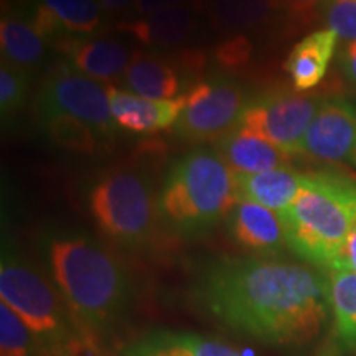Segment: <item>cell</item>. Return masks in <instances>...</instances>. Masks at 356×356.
Instances as JSON below:
<instances>
[{
	"mask_svg": "<svg viewBox=\"0 0 356 356\" xmlns=\"http://www.w3.org/2000/svg\"><path fill=\"white\" fill-rule=\"evenodd\" d=\"M195 302L239 335L274 348L314 343L332 320L325 270L280 257H221L204 267Z\"/></svg>",
	"mask_w": 356,
	"mask_h": 356,
	"instance_id": "cell-1",
	"label": "cell"
},
{
	"mask_svg": "<svg viewBox=\"0 0 356 356\" xmlns=\"http://www.w3.org/2000/svg\"><path fill=\"white\" fill-rule=\"evenodd\" d=\"M48 267L89 356H101L118 335L131 302L121 261L96 239L70 234L48 244Z\"/></svg>",
	"mask_w": 356,
	"mask_h": 356,
	"instance_id": "cell-2",
	"label": "cell"
},
{
	"mask_svg": "<svg viewBox=\"0 0 356 356\" xmlns=\"http://www.w3.org/2000/svg\"><path fill=\"white\" fill-rule=\"evenodd\" d=\"M280 216L289 251L302 262L330 269L356 222V180L328 170L305 173L304 186Z\"/></svg>",
	"mask_w": 356,
	"mask_h": 356,
	"instance_id": "cell-3",
	"label": "cell"
},
{
	"mask_svg": "<svg viewBox=\"0 0 356 356\" xmlns=\"http://www.w3.org/2000/svg\"><path fill=\"white\" fill-rule=\"evenodd\" d=\"M157 198L162 222L173 233H207L238 203L234 173L216 150L198 147L170 167Z\"/></svg>",
	"mask_w": 356,
	"mask_h": 356,
	"instance_id": "cell-4",
	"label": "cell"
},
{
	"mask_svg": "<svg viewBox=\"0 0 356 356\" xmlns=\"http://www.w3.org/2000/svg\"><path fill=\"white\" fill-rule=\"evenodd\" d=\"M0 302L24 320L44 356H89L51 277L12 251H3L0 261Z\"/></svg>",
	"mask_w": 356,
	"mask_h": 356,
	"instance_id": "cell-5",
	"label": "cell"
},
{
	"mask_svg": "<svg viewBox=\"0 0 356 356\" xmlns=\"http://www.w3.org/2000/svg\"><path fill=\"white\" fill-rule=\"evenodd\" d=\"M89 210L101 233L127 251L152 246L162 222L150 180L134 168L106 172L89 193Z\"/></svg>",
	"mask_w": 356,
	"mask_h": 356,
	"instance_id": "cell-6",
	"label": "cell"
},
{
	"mask_svg": "<svg viewBox=\"0 0 356 356\" xmlns=\"http://www.w3.org/2000/svg\"><path fill=\"white\" fill-rule=\"evenodd\" d=\"M248 102L243 89L228 78L207 79L184 96L175 134L186 142H218L241 121Z\"/></svg>",
	"mask_w": 356,
	"mask_h": 356,
	"instance_id": "cell-7",
	"label": "cell"
},
{
	"mask_svg": "<svg viewBox=\"0 0 356 356\" xmlns=\"http://www.w3.org/2000/svg\"><path fill=\"white\" fill-rule=\"evenodd\" d=\"M40 118L53 114L73 115L97 134L113 136L119 126L111 113L108 84L61 65L44 79L37 97Z\"/></svg>",
	"mask_w": 356,
	"mask_h": 356,
	"instance_id": "cell-8",
	"label": "cell"
},
{
	"mask_svg": "<svg viewBox=\"0 0 356 356\" xmlns=\"http://www.w3.org/2000/svg\"><path fill=\"white\" fill-rule=\"evenodd\" d=\"M322 102L317 96L299 92H269L248 102L239 124L293 157L300 155L302 140Z\"/></svg>",
	"mask_w": 356,
	"mask_h": 356,
	"instance_id": "cell-9",
	"label": "cell"
},
{
	"mask_svg": "<svg viewBox=\"0 0 356 356\" xmlns=\"http://www.w3.org/2000/svg\"><path fill=\"white\" fill-rule=\"evenodd\" d=\"M356 150V104L346 97L323 99L307 129L300 155L323 165H337Z\"/></svg>",
	"mask_w": 356,
	"mask_h": 356,
	"instance_id": "cell-10",
	"label": "cell"
},
{
	"mask_svg": "<svg viewBox=\"0 0 356 356\" xmlns=\"http://www.w3.org/2000/svg\"><path fill=\"white\" fill-rule=\"evenodd\" d=\"M226 222L231 239L251 256L279 257L289 249L282 216L264 204L239 200Z\"/></svg>",
	"mask_w": 356,
	"mask_h": 356,
	"instance_id": "cell-11",
	"label": "cell"
},
{
	"mask_svg": "<svg viewBox=\"0 0 356 356\" xmlns=\"http://www.w3.org/2000/svg\"><path fill=\"white\" fill-rule=\"evenodd\" d=\"M97 0H30L24 15L47 40L60 42L70 37H88L102 24Z\"/></svg>",
	"mask_w": 356,
	"mask_h": 356,
	"instance_id": "cell-12",
	"label": "cell"
},
{
	"mask_svg": "<svg viewBox=\"0 0 356 356\" xmlns=\"http://www.w3.org/2000/svg\"><path fill=\"white\" fill-rule=\"evenodd\" d=\"M56 47L74 70L99 83L124 76L134 56L114 38L70 37L60 40Z\"/></svg>",
	"mask_w": 356,
	"mask_h": 356,
	"instance_id": "cell-13",
	"label": "cell"
},
{
	"mask_svg": "<svg viewBox=\"0 0 356 356\" xmlns=\"http://www.w3.org/2000/svg\"><path fill=\"white\" fill-rule=\"evenodd\" d=\"M121 356H249V353L216 337L160 328L134 340L122 350Z\"/></svg>",
	"mask_w": 356,
	"mask_h": 356,
	"instance_id": "cell-14",
	"label": "cell"
},
{
	"mask_svg": "<svg viewBox=\"0 0 356 356\" xmlns=\"http://www.w3.org/2000/svg\"><path fill=\"white\" fill-rule=\"evenodd\" d=\"M108 96L115 124L131 132L152 134L175 126L184 109V96L167 101L147 99L113 84H108Z\"/></svg>",
	"mask_w": 356,
	"mask_h": 356,
	"instance_id": "cell-15",
	"label": "cell"
},
{
	"mask_svg": "<svg viewBox=\"0 0 356 356\" xmlns=\"http://www.w3.org/2000/svg\"><path fill=\"white\" fill-rule=\"evenodd\" d=\"M215 150L233 173H259L291 167L292 155L241 124L216 142Z\"/></svg>",
	"mask_w": 356,
	"mask_h": 356,
	"instance_id": "cell-16",
	"label": "cell"
},
{
	"mask_svg": "<svg viewBox=\"0 0 356 356\" xmlns=\"http://www.w3.org/2000/svg\"><path fill=\"white\" fill-rule=\"evenodd\" d=\"M197 26V7H190L186 3L152 15L122 20L118 24V30L144 47L170 48L185 43Z\"/></svg>",
	"mask_w": 356,
	"mask_h": 356,
	"instance_id": "cell-17",
	"label": "cell"
},
{
	"mask_svg": "<svg viewBox=\"0 0 356 356\" xmlns=\"http://www.w3.org/2000/svg\"><path fill=\"white\" fill-rule=\"evenodd\" d=\"M305 184V173L280 167L259 173H234V188L239 200H251L282 215Z\"/></svg>",
	"mask_w": 356,
	"mask_h": 356,
	"instance_id": "cell-18",
	"label": "cell"
},
{
	"mask_svg": "<svg viewBox=\"0 0 356 356\" xmlns=\"http://www.w3.org/2000/svg\"><path fill=\"white\" fill-rule=\"evenodd\" d=\"M216 32L228 35H246L259 30L280 12L277 0H195Z\"/></svg>",
	"mask_w": 356,
	"mask_h": 356,
	"instance_id": "cell-19",
	"label": "cell"
},
{
	"mask_svg": "<svg viewBox=\"0 0 356 356\" xmlns=\"http://www.w3.org/2000/svg\"><path fill=\"white\" fill-rule=\"evenodd\" d=\"M337 42L338 37L330 29H322L307 35L292 48L284 70L296 91H309L322 81L337 51Z\"/></svg>",
	"mask_w": 356,
	"mask_h": 356,
	"instance_id": "cell-20",
	"label": "cell"
},
{
	"mask_svg": "<svg viewBox=\"0 0 356 356\" xmlns=\"http://www.w3.org/2000/svg\"><path fill=\"white\" fill-rule=\"evenodd\" d=\"M332 309L335 351H356V273L332 267L325 270Z\"/></svg>",
	"mask_w": 356,
	"mask_h": 356,
	"instance_id": "cell-21",
	"label": "cell"
},
{
	"mask_svg": "<svg viewBox=\"0 0 356 356\" xmlns=\"http://www.w3.org/2000/svg\"><path fill=\"white\" fill-rule=\"evenodd\" d=\"M127 91L147 99H177L180 76L177 70L162 58L145 53H134L131 65L124 73Z\"/></svg>",
	"mask_w": 356,
	"mask_h": 356,
	"instance_id": "cell-22",
	"label": "cell"
},
{
	"mask_svg": "<svg viewBox=\"0 0 356 356\" xmlns=\"http://www.w3.org/2000/svg\"><path fill=\"white\" fill-rule=\"evenodd\" d=\"M0 48L2 60L30 70L42 63L47 53V40L24 13L8 12L0 22Z\"/></svg>",
	"mask_w": 356,
	"mask_h": 356,
	"instance_id": "cell-23",
	"label": "cell"
},
{
	"mask_svg": "<svg viewBox=\"0 0 356 356\" xmlns=\"http://www.w3.org/2000/svg\"><path fill=\"white\" fill-rule=\"evenodd\" d=\"M48 137L61 149L76 154H95L97 132L73 115L53 114L42 119Z\"/></svg>",
	"mask_w": 356,
	"mask_h": 356,
	"instance_id": "cell-24",
	"label": "cell"
},
{
	"mask_svg": "<svg viewBox=\"0 0 356 356\" xmlns=\"http://www.w3.org/2000/svg\"><path fill=\"white\" fill-rule=\"evenodd\" d=\"M0 356H44L32 330L3 302H0Z\"/></svg>",
	"mask_w": 356,
	"mask_h": 356,
	"instance_id": "cell-25",
	"label": "cell"
},
{
	"mask_svg": "<svg viewBox=\"0 0 356 356\" xmlns=\"http://www.w3.org/2000/svg\"><path fill=\"white\" fill-rule=\"evenodd\" d=\"M30 91L29 70L2 60L0 63V114L2 118H12L24 108Z\"/></svg>",
	"mask_w": 356,
	"mask_h": 356,
	"instance_id": "cell-26",
	"label": "cell"
},
{
	"mask_svg": "<svg viewBox=\"0 0 356 356\" xmlns=\"http://www.w3.org/2000/svg\"><path fill=\"white\" fill-rule=\"evenodd\" d=\"M322 17L338 38L356 42V0H328L322 7Z\"/></svg>",
	"mask_w": 356,
	"mask_h": 356,
	"instance_id": "cell-27",
	"label": "cell"
},
{
	"mask_svg": "<svg viewBox=\"0 0 356 356\" xmlns=\"http://www.w3.org/2000/svg\"><path fill=\"white\" fill-rule=\"evenodd\" d=\"M252 44L246 35H233L216 47V63L225 70H241L251 60Z\"/></svg>",
	"mask_w": 356,
	"mask_h": 356,
	"instance_id": "cell-28",
	"label": "cell"
},
{
	"mask_svg": "<svg viewBox=\"0 0 356 356\" xmlns=\"http://www.w3.org/2000/svg\"><path fill=\"white\" fill-rule=\"evenodd\" d=\"M327 2L328 0H277L280 12H286L296 20L310 19L315 12L322 10Z\"/></svg>",
	"mask_w": 356,
	"mask_h": 356,
	"instance_id": "cell-29",
	"label": "cell"
},
{
	"mask_svg": "<svg viewBox=\"0 0 356 356\" xmlns=\"http://www.w3.org/2000/svg\"><path fill=\"white\" fill-rule=\"evenodd\" d=\"M186 2L188 0H137L131 8V13L134 19H137V17L152 15V13L168 10V8L173 7L186 6Z\"/></svg>",
	"mask_w": 356,
	"mask_h": 356,
	"instance_id": "cell-30",
	"label": "cell"
},
{
	"mask_svg": "<svg viewBox=\"0 0 356 356\" xmlns=\"http://www.w3.org/2000/svg\"><path fill=\"white\" fill-rule=\"evenodd\" d=\"M338 65H340L341 73L348 81L356 86V42L345 43L338 56Z\"/></svg>",
	"mask_w": 356,
	"mask_h": 356,
	"instance_id": "cell-31",
	"label": "cell"
},
{
	"mask_svg": "<svg viewBox=\"0 0 356 356\" xmlns=\"http://www.w3.org/2000/svg\"><path fill=\"white\" fill-rule=\"evenodd\" d=\"M333 267H340V269L356 273V222L353 225V228H351L348 238L345 241V246L341 249V254Z\"/></svg>",
	"mask_w": 356,
	"mask_h": 356,
	"instance_id": "cell-32",
	"label": "cell"
},
{
	"mask_svg": "<svg viewBox=\"0 0 356 356\" xmlns=\"http://www.w3.org/2000/svg\"><path fill=\"white\" fill-rule=\"evenodd\" d=\"M101 8L108 13H118L124 10H131L137 0H97Z\"/></svg>",
	"mask_w": 356,
	"mask_h": 356,
	"instance_id": "cell-33",
	"label": "cell"
},
{
	"mask_svg": "<svg viewBox=\"0 0 356 356\" xmlns=\"http://www.w3.org/2000/svg\"><path fill=\"white\" fill-rule=\"evenodd\" d=\"M353 160H355V163H356V150H355V154H353Z\"/></svg>",
	"mask_w": 356,
	"mask_h": 356,
	"instance_id": "cell-34",
	"label": "cell"
}]
</instances>
